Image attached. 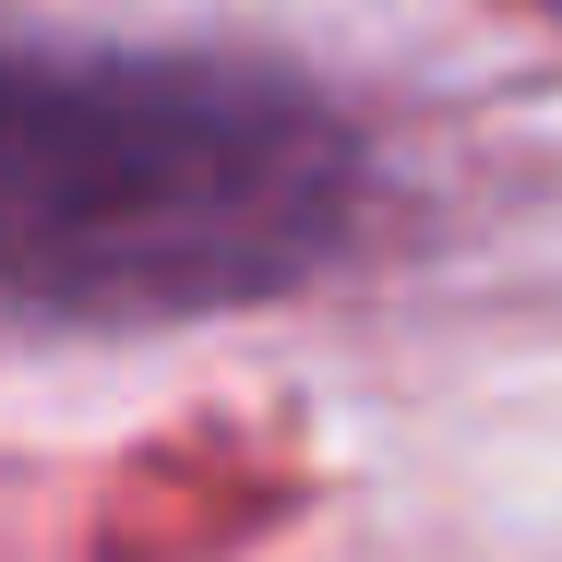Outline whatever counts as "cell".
Listing matches in <instances>:
<instances>
[{
    "mask_svg": "<svg viewBox=\"0 0 562 562\" xmlns=\"http://www.w3.org/2000/svg\"><path fill=\"white\" fill-rule=\"evenodd\" d=\"M324 227V144L204 85L0 72V276L216 288Z\"/></svg>",
    "mask_w": 562,
    "mask_h": 562,
    "instance_id": "obj_1",
    "label": "cell"
}]
</instances>
